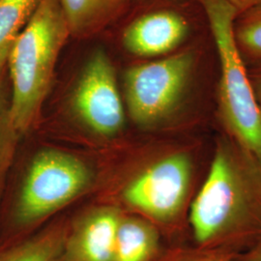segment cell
<instances>
[{
	"instance_id": "cell-17",
	"label": "cell",
	"mask_w": 261,
	"mask_h": 261,
	"mask_svg": "<svg viewBox=\"0 0 261 261\" xmlns=\"http://www.w3.org/2000/svg\"><path fill=\"white\" fill-rule=\"evenodd\" d=\"M252 90L261 108V64L247 68Z\"/></svg>"
},
{
	"instance_id": "cell-14",
	"label": "cell",
	"mask_w": 261,
	"mask_h": 261,
	"mask_svg": "<svg viewBox=\"0 0 261 261\" xmlns=\"http://www.w3.org/2000/svg\"><path fill=\"white\" fill-rule=\"evenodd\" d=\"M232 36L247 68L261 64V4L236 12L232 20Z\"/></svg>"
},
{
	"instance_id": "cell-19",
	"label": "cell",
	"mask_w": 261,
	"mask_h": 261,
	"mask_svg": "<svg viewBox=\"0 0 261 261\" xmlns=\"http://www.w3.org/2000/svg\"><path fill=\"white\" fill-rule=\"evenodd\" d=\"M226 1L233 6L236 12L261 4V0H226Z\"/></svg>"
},
{
	"instance_id": "cell-1",
	"label": "cell",
	"mask_w": 261,
	"mask_h": 261,
	"mask_svg": "<svg viewBox=\"0 0 261 261\" xmlns=\"http://www.w3.org/2000/svg\"><path fill=\"white\" fill-rule=\"evenodd\" d=\"M214 138L215 132L142 134L111 204L155 224L167 246L191 243L189 212L209 171Z\"/></svg>"
},
{
	"instance_id": "cell-11",
	"label": "cell",
	"mask_w": 261,
	"mask_h": 261,
	"mask_svg": "<svg viewBox=\"0 0 261 261\" xmlns=\"http://www.w3.org/2000/svg\"><path fill=\"white\" fill-rule=\"evenodd\" d=\"M71 219H56L16 242L0 245V261H58Z\"/></svg>"
},
{
	"instance_id": "cell-9",
	"label": "cell",
	"mask_w": 261,
	"mask_h": 261,
	"mask_svg": "<svg viewBox=\"0 0 261 261\" xmlns=\"http://www.w3.org/2000/svg\"><path fill=\"white\" fill-rule=\"evenodd\" d=\"M122 214L118 207L103 202L71 219L58 261H114Z\"/></svg>"
},
{
	"instance_id": "cell-2",
	"label": "cell",
	"mask_w": 261,
	"mask_h": 261,
	"mask_svg": "<svg viewBox=\"0 0 261 261\" xmlns=\"http://www.w3.org/2000/svg\"><path fill=\"white\" fill-rule=\"evenodd\" d=\"M220 63L211 34L176 54L128 68L127 115L142 134L214 132Z\"/></svg>"
},
{
	"instance_id": "cell-5",
	"label": "cell",
	"mask_w": 261,
	"mask_h": 261,
	"mask_svg": "<svg viewBox=\"0 0 261 261\" xmlns=\"http://www.w3.org/2000/svg\"><path fill=\"white\" fill-rule=\"evenodd\" d=\"M70 36L58 0H42L10 49L11 114L24 137L35 129L47 98L56 62Z\"/></svg>"
},
{
	"instance_id": "cell-8",
	"label": "cell",
	"mask_w": 261,
	"mask_h": 261,
	"mask_svg": "<svg viewBox=\"0 0 261 261\" xmlns=\"http://www.w3.org/2000/svg\"><path fill=\"white\" fill-rule=\"evenodd\" d=\"M210 34L205 9L195 0L189 8L159 7L142 13L125 28L122 44L130 56L150 61L176 54Z\"/></svg>"
},
{
	"instance_id": "cell-4",
	"label": "cell",
	"mask_w": 261,
	"mask_h": 261,
	"mask_svg": "<svg viewBox=\"0 0 261 261\" xmlns=\"http://www.w3.org/2000/svg\"><path fill=\"white\" fill-rule=\"evenodd\" d=\"M93 165L74 151L28 144L23 137L0 198V245L21 240L97 183Z\"/></svg>"
},
{
	"instance_id": "cell-3",
	"label": "cell",
	"mask_w": 261,
	"mask_h": 261,
	"mask_svg": "<svg viewBox=\"0 0 261 261\" xmlns=\"http://www.w3.org/2000/svg\"><path fill=\"white\" fill-rule=\"evenodd\" d=\"M188 223L193 246L232 257L261 240V162L223 133Z\"/></svg>"
},
{
	"instance_id": "cell-10",
	"label": "cell",
	"mask_w": 261,
	"mask_h": 261,
	"mask_svg": "<svg viewBox=\"0 0 261 261\" xmlns=\"http://www.w3.org/2000/svg\"><path fill=\"white\" fill-rule=\"evenodd\" d=\"M167 245L150 221L123 212L117 227L114 261H158Z\"/></svg>"
},
{
	"instance_id": "cell-6",
	"label": "cell",
	"mask_w": 261,
	"mask_h": 261,
	"mask_svg": "<svg viewBox=\"0 0 261 261\" xmlns=\"http://www.w3.org/2000/svg\"><path fill=\"white\" fill-rule=\"evenodd\" d=\"M219 55L215 132L238 142L261 162V108L232 36L236 10L226 0H200Z\"/></svg>"
},
{
	"instance_id": "cell-15",
	"label": "cell",
	"mask_w": 261,
	"mask_h": 261,
	"mask_svg": "<svg viewBox=\"0 0 261 261\" xmlns=\"http://www.w3.org/2000/svg\"><path fill=\"white\" fill-rule=\"evenodd\" d=\"M42 0H0V57L9 55Z\"/></svg>"
},
{
	"instance_id": "cell-16",
	"label": "cell",
	"mask_w": 261,
	"mask_h": 261,
	"mask_svg": "<svg viewBox=\"0 0 261 261\" xmlns=\"http://www.w3.org/2000/svg\"><path fill=\"white\" fill-rule=\"evenodd\" d=\"M158 261H235L234 257L198 249L191 243L167 246Z\"/></svg>"
},
{
	"instance_id": "cell-18",
	"label": "cell",
	"mask_w": 261,
	"mask_h": 261,
	"mask_svg": "<svg viewBox=\"0 0 261 261\" xmlns=\"http://www.w3.org/2000/svg\"><path fill=\"white\" fill-rule=\"evenodd\" d=\"M235 261H261V240L250 250L234 257Z\"/></svg>"
},
{
	"instance_id": "cell-13",
	"label": "cell",
	"mask_w": 261,
	"mask_h": 261,
	"mask_svg": "<svg viewBox=\"0 0 261 261\" xmlns=\"http://www.w3.org/2000/svg\"><path fill=\"white\" fill-rule=\"evenodd\" d=\"M70 35L83 37L105 24L126 0H58Z\"/></svg>"
},
{
	"instance_id": "cell-12",
	"label": "cell",
	"mask_w": 261,
	"mask_h": 261,
	"mask_svg": "<svg viewBox=\"0 0 261 261\" xmlns=\"http://www.w3.org/2000/svg\"><path fill=\"white\" fill-rule=\"evenodd\" d=\"M7 59L8 55L0 57V198L20 141L23 138L15 127L12 119V93Z\"/></svg>"
},
{
	"instance_id": "cell-7",
	"label": "cell",
	"mask_w": 261,
	"mask_h": 261,
	"mask_svg": "<svg viewBox=\"0 0 261 261\" xmlns=\"http://www.w3.org/2000/svg\"><path fill=\"white\" fill-rule=\"evenodd\" d=\"M75 121L94 140H115L123 133L127 112L119 91L115 68L103 49L88 57L70 95Z\"/></svg>"
}]
</instances>
